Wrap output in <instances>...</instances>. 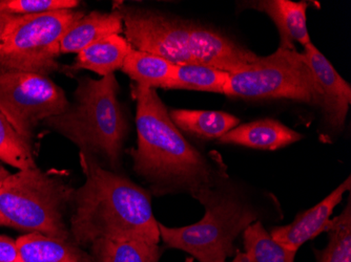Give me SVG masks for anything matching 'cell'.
Wrapping results in <instances>:
<instances>
[{
  "label": "cell",
  "instance_id": "obj_9",
  "mask_svg": "<svg viewBox=\"0 0 351 262\" xmlns=\"http://www.w3.org/2000/svg\"><path fill=\"white\" fill-rule=\"evenodd\" d=\"M69 103L62 88L49 77L0 70V108L29 143L33 129L64 112Z\"/></svg>",
  "mask_w": 351,
  "mask_h": 262
},
{
  "label": "cell",
  "instance_id": "obj_15",
  "mask_svg": "<svg viewBox=\"0 0 351 262\" xmlns=\"http://www.w3.org/2000/svg\"><path fill=\"white\" fill-rule=\"evenodd\" d=\"M23 262H94L72 240L57 239L38 233H29L17 238Z\"/></svg>",
  "mask_w": 351,
  "mask_h": 262
},
{
  "label": "cell",
  "instance_id": "obj_25",
  "mask_svg": "<svg viewBox=\"0 0 351 262\" xmlns=\"http://www.w3.org/2000/svg\"><path fill=\"white\" fill-rule=\"evenodd\" d=\"M0 262H23L17 240L0 235Z\"/></svg>",
  "mask_w": 351,
  "mask_h": 262
},
{
  "label": "cell",
  "instance_id": "obj_7",
  "mask_svg": "<svg viewBox=\"0 0 351 262\" xmlns=\"http://www.w3.org/2000/svg\"><path fill=\"white\" fill-rule=\"evenodd\" d=\"M224 94L246 100L284 99L319 106L321 92L303 53L279 47L230 74Z\"/></svg>",
  "mask_w": 351,
  "mask_h": 262
},
{
  "label": "cell",
  "instance_id": "obj_5",
  "mask_svg": "<svg viewBox=\"0 0 351 262\" xmlns=\"http://www.w3.org/2000/svg\"><path fill=\"white\" fill-rule=\"evenodd\" d=\"M118 90L114 74L99 80L79 79L73 102L64 112L45 121L47 127L75 144L82 155L101 157L113 171L120 166L129 131Z\"/></svg>",
  "mask_w": 351,
  "mask_h": 262
},
{
  "label": "cell",
  "instance_id": "obj_28",
  "mask_svg": "<svg viewBox=\"0 0 351 262\" xmlns=\"http://www.w3.org/2000/svg\"><path fill=\"white\" fill-rule=\"evenodd\" d=\"M232 262H246L245 256L241 252L238 251Z\"/></svg>",
  "mask_w": 351,
  "mask_h": 262
},
{
  "label": "cell",
  "instance_id": "obj_2",
  "mask_svg": "<svg viewBox=\"0 0 351 262\" xmlns=\"http://www.w3.org/2000/svg\"><path fill=\"white\" fill-rule=\"evenodd\" d=\"M86 182L73 194L71 237L79 247L100 239H136L159 244L151 193L131 179L82 155Z\"/></svg>",
  "mask_w": 351,
  "mask_h": 262
},
{
  "label": "cell",
  "instance_id": "obj_21",
  "mask_svg": "<svg viewBox=\"0 0 351 262\" xmlns=\"http://www.w3.org/2000/svg\"><path fill=\"white\" fill-rule=\"evenodd\" d=\"M230 73L200 64L176 65L173 78L165 90H197L224 94Z\"/></svg>",
  "mask_w": 351,
  "mask_h": 262
},
{
  "label": "cell",
  "instance_id": "obj_18",
  "mask_svg": "<svg viewBox=\"0 0 351 262\" xmlns=\"http://www.w3.org/2000/svg\"><path fill=\"white\" fill-rule=\"evenodd\" d=\"M176 64L149 53L132 49L126 56L121 70L142 88H163L173 78Z\"/></svg>",
  "mask_w": 351,
  "mask_h": 262
},
{
  "label": "cell",
  "instance_id": "obj_13",
  "mask_svg": "<svg viewBox=\"0 0 351 262\" xmlns=\"http://www.w3.org/2000/svg\"><path fill=\"white\" fill-rule=\"evenodd\" d=\"M304 135L277 120L263 119L238 125L218 142L259 150H278L301 141Z\"/></svg>",
  "mask_w": 351,
  "mask_h": 262
},
{
  "label": "cell",
  "instance_id": "obj_22",
  "mask_svg": "<svg viewBox=\"0 0 351 262\" xmlns=\"http://www.w3.org/2000/svg\"><path fill=\"white\" fill-rule=\"evenodd\" d=\"M328 242L324 249H313L315 262H351V200L326 230Z\"/></svg>",
  "mask_w": 351,
  "mask_h": 262
},
{
  "label": "cell",
  "instance_id": "obj_3",
  "mask_svg": "<svg viewBox=\"0 0 351 262\" xmlns=\"http://www.w3.org/2000/svg\"><path fill=\"white\" fill-rule=\"evenodd\" d=\"M124 35L135 50L167 59L176 65L200 64L232 73L260 56L218 29L171 14L116 3Z\"/></svg>",
  "mask_w": 351,
  "mask_h": 262
},
{
  "label": "cell",
  "instance_id": "obj_23",
  "mask_svg": "<svg viewBox=\"0 0 351 262\" xmlns=\"http://www.w3.org/2000/svg\"><path fill=\"white\" fill-rule=\"evenodd\" d=\"M0 161L19 170L36 168L32 144L21 137L0 108Z\"/></svg>",
  "mask_w": 351,
  "mask_h": 262
},
{
  "label": "cell",
  "instance_id": "obj_27",
  "mask_svg": "<svg viewBox=\"0 0 351 262\" xmlns=\"http://www.w3.org/2000/svg\"><path fill=\"white\" fill-rule=\"evenodd\" d=\"M11 173L5 168V167L0 163V187L3 185V181L7 179ZM0 226H3V222H1V218H0Z\"/></svg>",
  "mask_w": 351,
  "mask_h": 262
},
{
  "label": "cell",
  "instance_id": "obj_19",
  "mask_svg": "<svg viewBox=\"0 0 351 262\" xmlns=\"http://www.w3.org/2000/svg\"><path fill=\"white\" fill-rule=\"evenodd\" d=\"M94 262H159L160 246L136 239H100L90 246Z\"/></svg>",
  "mask_w": 351,
  "mask_h": 262
},
{
  "label": "cell",
  "instance_id": "obj_14",
  "mask_svg": "<svg viewBox=\"0 0 351 262\" xmlns=\"http://www.w3.org/2000/svg\"><path fill=\"white\" fill-rule=\"evenodd\" d=\"M123 31L121 13L114 7L112 12H90L75 21L59 43L61 54H78L86 47L110 35Z\"/></svg>",
  "mask_w": 351,
  "mask_h": 262
},
{
  "label": "cell",
  "instance_id": "obj_16",
  "mask_svg": "<svg viewBox=\"0 0 351 262\" xmlns=\"http://www.w3.org/2000/svg\"><path fill=\"white\" fill-rule=\"evenodd\" d=\"M133 47L121 35H110L93 43L77 54L70 70H86L101 77L114 74L121 70L124 60Z\"/></svg>",
  "mask_w": 351,
  "mask_h": 262
},
{
  "label": "cell",
  "instance_id": "obj_17",
  "mask_svg": "<svg viewBox=\"0 0 351 262\" xmlns=\"http://www.w3.org/2000/svg\"><path fill=\"white\" fill-rule=\"evenodd\" d=\"M169 114L179 129L200 139H221L240 124L239 118L226 112L171 109Z\"/></svg>",
  "mask_w": 351,
  "mask_h": 262
},
{
  "label": "cell",
  "instance_id": "obj_24",
  "mask_svg": "<svg viewBox=\"0 0 351 262\" xmlns=\"http://www.w3.org/2000/svg\"><path fill=\"white\" fill-rule=\"evenodd\" d=\"M77 0H0V14L23 16L75 10Z\"/></svg>",
  "mask_w": 351,
  "mask_h": 262
},
{
  "label": "cell",
  "instance_id": "obj_20",
  "mask_svg": "<svg viewBox=\"0 0 351 262\" xmlns=\"http://www.w3.org/2000/svg\"><path fill=\"white\" fill-rule=\"evenodd\" d=\"M246 262H295L297 252L276 241L261 220L254 222L242 234Z\"/></svg>",
  "mask_w": 351,
  "mask_h": 262
},
{
  "label": "cell",
  "instance_id": "obj_1",
  "mask_svg": "<svg viewBox=\"0 0 351 262\" xmlns=\"http://www.w3.org/2000/svg\"><path fill=\"white\" fill-rule=\"evenodd\" d=\"M137 148L130 150L133 169L155 196L187 193L195 198L228 179L220 153L204 155L191 145L169 117L157 90L135 86Z\"/></svg>",
  "mask_w": 351,
  "mask_h": 262
},
{
  "label": "cell",
  "instance_id": "obj_26",
  "mask_svg": "<svg viewBox=\"0 0 351 262\" xmlns=\"http://www.w3.org/2000/svg\"><path fill=\"white\" fill-rule=\"evenodd\" d=\"M16 17H17V16L0 14V45L3 43V39H5V35H7L12 23H13Z\"/></svg>",
  "mask_w": 351,
  "mask_h": 262
},
{
  "label": "cell",
  "instance_id": "obj_6",
  "mask_svg": "<svg viewBox=\"0 0 351 262\" xmlns=\"http://www.w3.org/2000/svg\"><path fill=\"white\" fill-rule=\"evenodd\" d=\"M74 190L62 179L37 167L11 173L0 187L3 226L25 234L72 240L66 213Z\"/></svg>",
  "mask_w": 351,
  "mask_h": 262
},
{
  "label": "cell",
  "instance_id": "obj_4",
  "mask_svg": "<svg viewBox=\"0 0 351 262\" xmlns=\"http://www.w3.org/2000/svg\"><path fill=\"white\" fill-rule=\"evenodd\" d=\"M194 198L204 207L202 220L180 228L160 222L158 226L165 247L185 252L198 262H228L238 251L239 236L268 214L263 204L230 177Z\"/></svg>",
  "mask_w": 351,
  "mask_h": 262
},
{
  "label": "cell",
  "instance_id": "obj_12",
  "mask_svg": "<svg viewBox=\"0 0 351 262\" xmlns=\"http://www.w3.org/2000/svg\"><path fill=\"white\" fill-rule=\"evenodd\" d=\"M243 8L263 12L277 27L280 47L286 50H297L295 43L303 47L311 42L307 29L306 1L291 0H254L240 3Z\"/></svg>",
  "mask_w": 351,
  "mask_h": 262
},
{
  "label": "cell",
  "instance_id": "obj_10",
  "mask_svg": "<svg viewBox=\"0 0 351 262\" xmlns=\"http://www.w3.org/2000/svg\"><path fill=\"white\" fill-rule=\"evenodd\" d=\"M303 55L320 90L319 106L325 122L335 130L342 129L351 104L350 84L341 77L330 61L313 42L304 47Z\"/></svg>",
  "mask_w": 351,
  "mask_h": 262
},
{
  "label": "cell",
  "instance_id": "obj_11",
  "mask_svg": "<svg viewBox=\"0 0 351 262\" xmlns=\"http://www.w3.org/2000/svg\"><path fill=\"white\" fill-rule=\"evenodd\" d=\"M350 189L351 177L349 175L324 200L313 208L300 212L291 224L274 226L269 231L270 235L284 247L299 251L303 244L326 232L333 211Z\"/></svg>",
  "mask_w": 351,
  "mask_h": 262
},
{
  "label": "cell",
  "instance_id": "obj_8",
  "mask_svg": "<svg viewBox=\"0 0 351 262\" xmlns=\"http://www.w3.org/2000/svg\"><path fill=\"white\" fill-rule=\"evenodd\" d=\"M82 16L77 10L17 16L0 45V70L47 77L57 72L61 38Z\"/></svg>",
  "mask_w": 351,
  "mask_h": 262
}]
</instances>
